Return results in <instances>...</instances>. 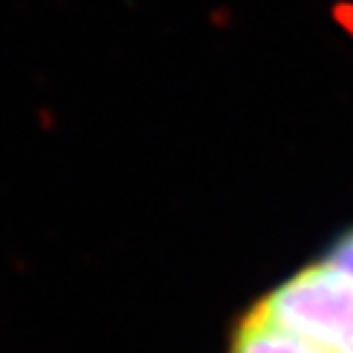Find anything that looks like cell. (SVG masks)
Segmentation results:
<instances>
[{
	"label": "cell",
	"mask_w": 353,
	"mask_h": 353,
	"mask_svg": "<svg viewBox=\"0 0 353 353\" xmlns=\"http://www.w3.org/2000/svg\"><path fill=\"white\" fill-rule=\"evenodd\" d=\"M228 353H353V345L312 322L280 316L256 301L239 316Z\"/></svg>",
	"instance_id": "6da1fadb"
}]
</instances>
